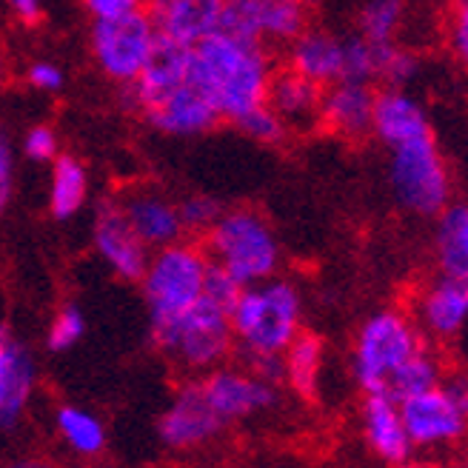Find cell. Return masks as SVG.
Here are the masks:
<instances>
[{"instance_id":"1","label":"cell","mask_w":468,"mask_h":468,"mask_svg":"<svg viewBox=\"0 0 468 468\" xmlns=\"http://www.w3.org/2000/svg\"><path fill=\"white\" fill-rule=\"evenodd\" d=\"M271 75V52L257 40L212 32L192 46L189 83L215 106L223 123H238L246 112L266 103Z\"/></svg>"},{"instance_id":"2","label":"cell","mask_w":468,"mask_h":468,"mask_svg":"<svg viewBox=\"0 0 468 468\" xmlns=\"http://www.w3.org/2000/svg\"><path fill=\"white\" fill-rule=\"evenodd\" d=\"M303 332V294L286 277L240 289L231 309V335L246 357L283 355Z\"/></svg>"},{"instance_id":"3","label":"cell","mask_w":468,"mask_h":468,"mask_svg":"<svg viewBox=\"0 0 468 468\" xmlns=\"http://www.w3.org/2000/svg\"><path fill=\"white\" fill-rule=\"evenodd\" d=\"M208 261L231 274L234 283L254 286L274 277L283 263L274 226L257 208H223L215 226L203 234Z\"/></svg>"},{"instance_id":"4","label":"cell","mask_w":468,"mask_h":468,"mask_svg":"<svg viewBox=\"0 0 468 468\" xmlns=\"http://www.w3.org/2000/svg\"><path fill=\"white\" fill-rule=\"evenodd\" d=\"M208 266H212V261H208L203 243L186 238L160 246L149 254L140 286H144V297L149 306L152 332L175 323L203 297Z\"/></svg>"},{"instance_id":"5","label":"cell","mask_w":468,"mask_h":468,"mask_svg":"<svg viewBox=\"0 0 468 468\" xmlns=\"http://www.w3.org/2000/svg\"><path fill=\"white\" fill-rule=\"evenodd\" d=\"M388 183L397 206L414 218H437L454 200L452 172L434 132L388 146Z\"/></svg>"},{"instance_id":"6","label":"cell","mask_w":468,"mask_h":468,"mask_svg":"<svg viewBox=\"0 0 468 468\" xmlns=\"http://www.w3.org/2000/svg\"><path fill=\"white\" fill-rule=\"evenodd\" d=\"M426 346L414 317L400 309H380L374 312L357 332L355 340V380L366 394L386 391L391 374L400 368L417 348Z\"/></svg>"},{"instance_id":"7","label":"cell","mask_w":468,"mask_h":468,"mask_svg":"<svg viewBox=\"0 0 468 468\" xmlns=\"http://www.w3.org/2000/svg\"><path fill=\"white\" fill-rule=\"evenodd\" d=\"M152 340L160 351L177 357L186 368L208 371L218 368L234 346L231 312L212 303L206 294L189 312H183L175 323L152 332Z\"/></svg>"},{"instance_id":"8","label":"cell","mask_w":468,"mask_h":468,"mask_svg":"<svg viewBox=\"0 0 468 468\" xmlns=\"http://www.w3.org/2000/svg\"><path fill=\"white\" fill-rule=\"evenodd\" d=\"M400 417L414 449L452 446L468 431V374H452L434 388L406 397Z\"/></svg>"},{"instance_id":"9","label":"cell","mask_w":468,"mask_h":468,"mask_svg":"<svg viewBox=\"0 0 468 468\" xmlns=\"http://www.w3.org/2000/svg\"><path fill=\"white\" fill-rule=\"evenodd\" d=\"M157 40L149 12H134L112 20H91L89 52L98 72L114 86H129L146 66Z\"/></svg>"},{"instance_id":"10","label":"cell","mask_w":468,"mask_h":468,"mask_svg":"<svg viewBox=\"0 0 468 468\" xmlns=\"http://www.w3.org/2000/svg\"><path fill=\"white\" fill-rule=\"evenodd\" d=\"M309 0H226L218 32L263 46H286L309 29Z\"/></svg>"},{"instance_id":"11","label":"cell","mask_w":468,"mask_h":468,"mask_svg":"<svg viewBox=\"0 0 468 468\" xmlns=\"http://www.w3.org/2000/svg\"><path fill=\"white\" fill-rule=\"evenodd\" d=\"M91 246H95L101 261L112 269V274L129 280V283H140L152 251L132 231L117 197L98 203L95 218H91Z\"/></svg>"},{"instance_id":"12","label":"cell","mask_w":468,"mask_h":468,"mask_svg":"<svg viewBox=\"0 0 468 468\" xmlns=\"http://www.w3.org/2000/svg\"><path fill=\"white\" fill-rule=\"evenodd\" d=\"M189 55H192V46L157 35L146 66L140 69L134 83L123 86L126 106L137 114H144L160 101H166L175 89H180L189 80Z\"/></svg>"},{"instance_id":"13","label":"cell","mask_w":468,"mask_h":468,"mask_svg":"<svg viewBox=\"0 0 468 468\" xmlns=\"http://www.w3.org/2000/svg\"><path fill=\"white\" fill-rule=\"evenodd\" d=\"M414 323L423 337L452 343L468 329V283L440 274L420 292L414 303Z\"/></svg>"},{"instance_id":"14","label":"cell","mask_w":468,"mask_h":468,"mask_svg":"<svg viewBox=\"0 0 468 468\" xmlns=\"http://www.w3.org/2000/svg\"><path fill=\"white\" fill-rule=\"evenodd\" d=\"M117 203H121L132 231L149 251L186 238L177 200L154 189V186H134V189L117 197Z\"/></svg>"},{"instance_id":"15","label":"cell","mask_w":468,"mask_h":468,"mask_svg":"<svg viewBox=\"0 0 468 468\" xmlns=\"http://www.w3.org/2000/svg\"><path fill=\"white\" fill-rule=\"evenodd\" d=\"M200 388L223 423L266 411L277 403V391L269 380L240 368H212Z\"/></svg>"},{"instance_id":"16","label":"cell","mask_w":468,"mask_h":468,"mask_svg":"<svg viewBox=\"0 0 468 468\" xmlns=\"http://www.w3.org/2000/svg\"><path fill=\"white\" fill-rule=\"evenodd\" d=\"M220 426H223V420L218 417V411L212 406H208L200 383H192V386L180 388L169 411L160 417L157 431L166 446L192 449V446L206 442L208 437H215L220 431Z\"/></svg>"},{"instance_id":"17","label":"cell","mask_w":468,"mask_h":468,"mask_svg":"<svg viewBox=\"0 0 468 468\" xmlns=\"http://www.w3.org/2000/svg\"><path fill=\"white\" fill-rule=\"evenodd\" d=\"M374 98H378L374 86L360 80H337L325 86L320 103V126L346 140L371 134Z\"/></svg>"},{"instance_id":"18","label":"cell","mask_w":468,"mask_h":468,"mask_svg":"<svg viewBox=\"0 0 468 468\" xmlns=\"http://www.w3.org/2000/svg\"><path fill=\"white\" fill-rule=\"evenodd\" d=\"M226 0H149V17L157 35L195 46L218 32Z\"/></svg>"},{"instance_id":"19","label":"cell","mask_w":468,"mask_h":468,"mask_svg":"<svg viewBox=\"0 0 468 468\" xmlns=\"http://www.w3.org/2000/svg\"><path fill=\"white\" fill-rule=\"evenodd\" d=\"M35 378L37 368L29 348L0 323V429H9L20 420L32 397Z\"/></svg>"},{"instance_id":"20","label":"cell","mask_w":468,"mask_h":468,"mask_svg":"<svg viewBox=\"0 0 468 468\" xmlns=\"http://www.w3.org/2000/svg\"><path fill=\"white\" fill-rule=\"evenodd\" d=\"M144 117L152 129L169 137H197V134L212 132L218 123H223L215 106L208 103L189 80L180 89H175L166 101H160L157 106L144 112Z\"/></svg>"},{"instance_id":"21","label":"cell","mask_w":468,"mask_h":468,"mask_svg":"<svg viewBox=\"0 0 468 468\" xmlns=\"http://www.w3.org/2000/svg\"><path fill=\"white\" fill-rule=\"evenodd\" d=\"M426 132H434L431 117L426 106L420 103L409 89L386 86L378 91V98H374V114H371V134L378 137L386 149L400 144V140L426 134Z\"/></svg>"},{"instance_id":"22","label":"cell","mask_w":468,"mask_h":468,"mask_svg":"<svg viewBox=\"0 0 468 468\" xmlns=\"http://www.w3.org/2000/svg\"><path fill=\"white\" fill-rule=\"evenodd\" d=\"M286 66L323 89L343 80V37L325 29H303L286 43Z\"/></svg>"},{"instance_id":"23","label":"cell","mask_w":468,"mask_h":468,"mask_svg":"<svg viewBox=\"0 0 468 468\" xmlns=\"http://www.w3.org/2000/svg\"><path fill=\"white\" fill-rule=\"evenodd\" d=\"M363 429H366V440L371 452L378 454L380 460L400 465L406 460H411V440L409 431L403 426L400 417V403L388 397L386 391L378 394H366L363 403Z\"/></svg>"},{"instance_id":"24","label":"cell","mask_w":468,"mask_h":468,"mask_svg":"<svg viewBox=\"0 0 468 468\" xmlns=\"http://www.w3.org/2000/svg\"><path fill=\"white\" fill-rule=\"evenodd\" d=\"M266 103L280 114L283 121L297 132H309L320 126V103H323V86L312 83L309 78H303L292 69H274Z\"/></svg>"},{"instance_id":"25","label":"cell","mask_w":468,"mask_h":468,"mask_svg":"<svg viewBox=\"0 0 468 468\" xmlns=\"http://www.w3.org/2000/svg\"><path fill=\"white\" fill-rule=\"evenodd\" d=\"M434 220L437 271L468 283V203L452 200Z\"/></svg>"},{"instance_id":"26","label":"cell","mask_w":468,"mask_h":468,"mask_svg":"<svg viewBox=\"0 0 468 468\" xmlns=\"http://www.w3.org/2000/svg\"><path fill=\"white\" fill-rule=\"evenodd\" d=\"M89 200V172L83 160L75 154H58L52 160V175H49V215L55 220H72Z\"/></svg>"},{"instance_id":"27","label":"cell","mask_w":468,"mask_h":468,"mask_svg":"<svg viewBox=\"0 0 468 468\" xmlns=\"http://www.w3.org/2000/svg\"><path fill=\"white\" fill-rule=\"evenodd\" d=\"M323 368V340L317 335L300 332L283 351V378L303 397H314Z\"/></svg>"},{"instance_id":"28","label":"cell","mask_w":468,"mask_h":468,"mask_svg":"<svg viewBox=\"0 0 468 468\" xmlns=\"http://www.w3.org/2000/svg\"><path fill=\"white\" fill-rule=\"evenodd\" d=\"M442 378H446L442 360L434 355L429 346H423V348H417L414 355L391 374V380L386 386V394L400 403V400H406V397H414L420 391L434 388Z\"/></svg>"},{"instance_id":"29","label":"cell","mask_w":468,"mask_h":468,"mask_svg":"<svg viewBox=\"0 0 468 468\" xmlns=\"http://www.w3.org/2000/svg\"><path fill=\"white\" fill-rule=\"evenodd\" d=\"M406 0H366L357 12V35L371 43H391L403 27Z\"/></svg>"},{"instance_id":"30","label":"cell","mask_w":468,"mask_h":468,"mask_svg":"<svg viewBox=\"0 0 468 468\" xmlns=\"http://www.w3.org/2000/svg\"><path fill=\"white\" fill-rule=\"evenodd\" d=\"M58 429L69 446L80 454H98L106 442V431L101 426V420L78 406H63L58 411Z\"/></svg>"},{"instance_id":"31","label":"cell","mask_w":468,"mask_h":468,"mask_svg":"<svg viewBox=\"0 0 468 468\" xmlns=\"http://www.w3.org/2000/svg\"><path fill=\"white\" fill-rule=\"evenodd\" d=\"M420 75V58L411 49L391 43H378V80L383 86L406 89Z\"/></svg>"},{"instance_id":"32","label":"cell","mask_w":468,"mask_h":468,"mask_svg":"<svg viewBox=\"0 0 468 468\" xmlns=\"http://www.w3.org/2000/svg\"><path fill=\"white\" fill-rule=\"evenodd\" d=\"M343 80L378 83V43L363 35L343 37Z\"/></svg>"},{"instance_id":"33","label":"cell","mask_w":468,"mask_h":468,"mask_svg":"<svg viewBox=\"0 0 468 468\" xmlns=\"http://www.w3.org/2000/svg\"><path fill=\"white\" fill-rule=\"evenodd\" d=\"M234 126H238L249 140L263 144V146H280L289 137V126L280 121V114L269 103H261L257 109L246 112Z\"/></svg>"},{"instance_id":"34","label":"cell","mask_w":468,"mask_h":468,"mask_svg":"<svg viewBox=\"0 0 468 468\" xmlns=\"http://www.w3.org/2000/svg\"><path fill=\"white\" fill-rule=\"evenodd\" d=\"M177 208H180L183 231L192 234V238H203V234L215 226V220L223 215V203L208 195H189L186 200H177Z\"/></svg>"},{"instance_id":"35","label":"cell","mask_w":468,"mask_h":468,"mask_svg":"<svg viewBox=\"0 0 468 468\" xmlns=\"http://www.w3.org/2000/svg\"><path fill=\"white\" fill-rule=\"evenodd\" d=\"M86 335V317L78 306H63L52 325H49V335H46V346L49 351H69L72 346L80 343V337Z\"/></svg>"},{"instance_id":"36","label":"cell","mask_w":468,"mask_h":468,"mask_svg":"<svg viewBox=\"0 0 468 468\" xmlns=\"http://www.w3.org/2000/svg\"><path fill=\"white\" fill-rule=\"evenodd\" d=\"M20 152L27 154L32 163H52L60 154L58 132L52 126H46V123H37V126L27 129V134H23V144H20Z\"/></svg>"},{"instance_id":"37","label":"cell","mask_w":468,"mask_h":468,"mask_svg":"<svg viewBox=\"0 0 468 468\" xmlns=\"http://www.w3.org/2000/svg\"><path fill=\"white\" fill-rule=\"evenodd\" d=\"M446 40L454 60L468 72V0H454L446 23Z\"/></svg>"},{"instance_id":"38","label":"cell","mask_w":468,"mask_h":468,"mask_svg":"<svg viewBox=\"0 0 468 468\" xmlns=\"http://www.w3.org/2000/svg\"><path fill=\"white\" fill-rule=\"evenodd\" d=\"M240 283H234L231 280V274L226 271V269H220L218 263H212L208 266V271H206V283H203V294L212 300V303H218V306H223V309H234V303H238V297H240Z\"/></svg>"},{"instance_id":"39","label":"cell","mask_w":468,"mask_h":468,"mask_svg":"<svg viewBox=\"0 0 468 468\" xmlns=\"http://www.w3.org/2000/svg\"><path fill=\"white\" fill-rule=\"evenodd\" d=\"M91 20H112L134 12H146L149 0H80Z\"/></svg>"},{"instance_id":"40","label":"cell","mask_w":468,"mask_h":468,"mask_svg":"<svg viewBox=\"0 0 468 468\" xmlns=\"http://www.w3.org/2000/svg\"><path fill=\"white\" fill-rule=\"evenodd\" d=\"M27 80H29L32 89L46 91V95H55V91L63 89L66 75H63V69L55 60H35L27 69Z\"/></svg>"},{"instance_id":"41","label":"cell","mask_w":468,"mask_h":468,"mask_svg":"<svg viewBox=\"0 0 468 468\" xmlns=\"http://www.w3.org/2000/svg\"><path fill=\"white\" fill-rule=\"evenodd\" d=\"M15 169H17L15 144L9 132L0 129V206H6L15 192Z\"/></svg>"},{"instance_id":"42","label":"cell","mask_w":468,"mask_h":468,"mask_svg":"<svg viewBox=\"0 0 468 468\" xmlns=\"http://www.w3.org/2000/svg\"><path fill=\"white\" fill-rule=\"evenodd\" d=\"M4 4L20 23H27V27L40 23L46 12V0H4Z\"/></svg>"},{"instance_id":"43","label":"cell","mask_w":468,"mask_h":468,"mask_svg":"<svg viewBox=\"0 0 468 468\" xmlns=\"http://www.w3.org/2000/svg\"><path fill=\"white\" fill-rule=\"evenodd\" d=\"M4 83H6V60L0 55V89H4Z\"/></svg>"},{"instance_id":"44","label":"cell","mask_w":468,"mask_h":468,"mask_svg":"<svg viewBox=\"0 0 468 468\" xmlns=\"http://www.w3.org/2000/svg\"><path fill=\"white\" fill-rule=\"evenodd\" d=\"M397 468H431V465H426V463H411V460H406V463H400Z\"/></svg>"},{"instance_id":"45","label":"cell","mask_w":468,"mask_h":468,"mask_svg":"<svg viewBox=\"0 0 468 468\" xmlns=\"http://www.w3.org/2000/svg\"><path fill=\"white\" fill-rule=\"evenodd\" d=\"M15 468H40V465H32V463H27V465H15Z\"/></svg>"},{"instance_id":"46","label":"cell","mask_w":468,"mask_h":468,"mask_svg":"<svg viewBox=\"0 0 468 468\" xmlns=\"http://www.w3.org/2000/svg\"><path fill=\"white\" fill-rule=\"evenodd\" d=\"M0 212H4V206H0Z\"/></svg>"}]
</instances>
